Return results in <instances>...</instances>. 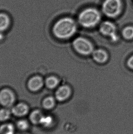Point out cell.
Wrapping results in <instances>:
<instances>
[{"mask_svg": "<svg viewBox=\"0 0 133 134\" xmlns=\"http://www.w3.org/2000/svg\"><path fill=\"white\" fill-rule=\"evenodd\" d=\"M100 31L102 35L110 36L113 41H116L118 38L116 34V27L113 23L106 21L100 26Z\"/></svg>", "mask_w": 133, "mask_h": 134, "instance_id": "cell-5", "label": "cell"}, {"mask_svg": "<svg viewBox=\"0 0 133 134\" xmlns=\"http://www.w3.org/2000/svg\"><path fill=\"white\" fill-rule=\"evenodd\" d=\"M55 103V102L54 98L52 97H48L43 100V105L44 109H50L54 107Z\"/></svg>", "mask_w": 133, "mask_h": 134, "instance_id": "cell-15", "label": "cell"}, {"mask_svg": "<svg viewBox=\"0 0 133 134\" xmlns=\"http://www.w3.org/2000/svg\"><path fill=\"white\" fill-rule=\"evenodd\" d=\"M77 29V24L74 19L70 17H64L60 18L55 23L52 32L58 38L66 39L74 35Z\"/></svg>", "mask_w": 133, "mask_h": 134, "instance_id": "cell-1", "label": "cell"}, {"mask_svg": "<svg viewBox=\"0 0 133 134\" xmlns=\"http://www.w3.org/2000/svg\"><path fill=\"white\" fill-rule=\"evenodd\" d=\"M29 111V108L25 103H19L15 106L11 110L13 114L15 116L21 117L25 116Z\"/></svg>", "mask_w": 133, "mask_h": 134, "instance_id": "cell-8", "label": "cell"}, {"mask_svg": "<svg viewBox=\"0 0 133 134\" xmlns=\"http://www.w3.org/2000/svg\"><path fill=\"white\" fill-rule=\"evenodd\" d=\"M70 94L71 90L69 87L67 86H63L56 91V98L58 101H63L69 97Z\"/></svg>", "mask_w": 133, "mask_h": 134, "instance_id": "cell-9", "label": "cell"}, {"mask_svg": "<svg viewBox=\"0 0 133 134\" xmlns=\"http://www.w3.org/2000/svg\"><path fill=\"white\" fill-rule=\"evenodd\" d=\"M53 122V120L52 116L50 115H44L41 120V125L43 127L49 128L52 125Z\"/></svg>", "mask_w": 133, "mask_h": 134, "instance_id": "cell-17", "label": "cell"}, {"mask_svg": "<svg viewBox=\"0 0 133 134\" xmlns=\"http://www.w3.org/2000/svg\"><path fill=\"white\" fill-rule=\"evenodd\" d=\"M123 3L122 0H104L102 4L103 14L110 18H115L122 13Z\"/></svg>", "mask_w": 133, "mask_h": 134, "instance_id": "cell-3", "label": "cell"}, {"mask_svg": "<svg viewBox=\"0 0 133 134\" xmlns=\"http://www.w3.org/2000/svg\"><path fill=\"white\" fill-rule=\"evenodd\" d=\"M15 129L11 123H5L0 126V134H14Z\"/></svg>", "mask_w": 133, "mask_h": 134, "instance_id": "cell-13", "label": "cell"}, {"mask_svg": "<svg viewBox=\"0 0 133 134\" xmlns=\"http://www.w3.org/2000/svg\"><path fill=\"white\" fill-rule=\"evenodd\" d=\"M59 81L55 76H51L47 78L46 80V85L49 89H53L58 86Z\"/></svg>", "mask_w": 133, "mask_h": 134, "instance_id": "cell-14", "label": "cell"}, {"mask_svg": "<svg viewBox=\"0 0 133 134\" xmlns=\"http://www.w3.org/2000/svg\"><path fill=\"white\" fill-rule=\"evenodd\" d=\"M18 134H31L29 133L26 132H24L21 133H19Z\"/></svg>", "mask_w": 133, "mask_h": 134, "instance_id": "cell-21", "label": "cell"}, {"mask_svg": "<svg viewBox=\"0 0 133 134\" xmlns=\"http://www.w3.org/2000/svg\"><path fill=\"white\" fill-rule=\"evenodd\" d=\"M123 35L126 39H131L133 38V27L128 26L125 27L123 31Z\"/></svg>", "mask_w": 133, "mask_h": 134, "instance_id": "cell-19", "label": "cell"}, {"mask_svg": "<svg viewBox=\"0 0 133 134\" xmlns=\"http://www.w3.org/2000/svg\"><path fill=\"white\" fill-rule=\"evenodd\" d=\"M3 38V36H2V35H0V40H2V38Z\"/></svg>", "mask_w": 133, "mask_h": 134, "instance_id": "cell-22", "label": "cell"}, {"mask_svg": "<svg viewBox=\"0 0 133 134\" xmlns=\"http://www.w3.org/2000/svg\"><path fill=\"white\" fill-rule=\"evenodd\" d=\"M101 19L100 12L94 7H88L83 9L78 16L79 24L87 28L94 27L99 24Z\"/></svg>", "mask_w": 133, "mask_h": 134, "instance_id": "cell-2", "label": "cell"}, {"mask_svg": "<svg viewBox=\"0 0 133 134\" xmlns=\"http://www.w3.org/2000/svg\"><path fill=\"white\" fill-rule=\"evenodd\" d=\"M15 96L9 89H2L0 92V103L4 107H10L14 103Z\"/></svg>", "mask_w": 133, "mask_h": 134, "instance_id": "cell-6", "label": "cell"}, {"mask_svg": "<svg viewBox=\"0 0 133 134\" xmlns=\"http://www.w3.org/2000/svg\"><path fill=\"white\" fill-rule=\"evenodd\" d=\"M10 17L7 13L0 12V32H4L9 28L11 24Z\"/></svg>", "mask_w": 133, "mask_h": 134, "instance_id": "cell-10", "label": "cell"}, {"mask_svg": "<svg viewBox=\"0 0 133 134\" xmlns=\"http://www.w3.org/2000/svg\"><path fill=\"white\" fill-rule=\"evenodd\" d=\"M16 126L18 130L25 131L29 128V124L26 120H21L16 123Z\"/></svg>", "mask_w": 133, "mask_h": 134, "instance_id": "cell-18", "label": "cell"}, {"mask_svg": "<svg viewBox=\"0 0 133 134\" xmlns=\"http://www.w3.org/2000/svg\"><path fill=\"white\" fill-rule=\"evenodd\" d=\"M93 56L94 60L99 63H103L106 62L108 59V54L102 49H97L93 52Z\"/></svg>", "mask_w": 133, "mask_h": 134, "instance_id": "cell-11", "label": "cell"}, {"mask_svg": "<svg viewBox=\"0 0 133 134\" xmlns=\"http://www.w3.org/2000/svg\"></svg>", "mask_w": 133, "mask_h": 134, "instance_id": "cell-23", "label": "cell"}, {"mask_svg": "<svg viewBox=\"0 0 133 134\" xmlns=\"http://www.w3.org/2000/svg\"><path fill=\"white\" fill-rule=\"evenodd\" d=\"M43 116L44 115L41 111L36 110L31 113L29 116V119L31 123L33 125H41Z\"/></svg>", "mask_w": 133, "mask_h": 134, "instance_id": "cell-12", "label": "cell"}, {"mask_svg": "<svg viewBox=\"0 0 133 134\" xmlns=\"http://www.w3.org/2000/svg\"><path fill=\"white\" fill-rule=\"evenodd\" d=\"M43 79L38 76H35L31 78L28 82V87L33 92L38 91L43 87Z\"/></svg>", "mask_w": 133, "mask_h": 134, "instance_id": "cell-7", "label": "cell"}, {"mask_svg": "<svg viewBox=\"0 0 133 134\" xmlns=\"http://www.w3.org/2000/svg\"><path fill=\"white\" fill-rule=\"evenodd\" d=\"M73 46L77 52L83 55H88L93 51L92 44L83 38H77L74 40Z\"/></svg>", "mask_w": 133, "mask_h": 134, "instance_id": "cell-4", "label": "cell"}, {"mask_svg": "<svg viewBox=\"0 0 133 134\" xmlns=\"http://www.w3.org/2000/svg\"><path fill=\"white\" fill-rule=\"evenodd\" d=\"M11 115L10 111L7 109L0 110V121L4 122L9 120Z\"/></svg>", "mask_w": 133, "mask_h": 134, "instance_id": "cell-16", "label": "cell"}, {"mask_svg": "<svg viewBox=\"0 0 133 134\" xmlns=\"http://www.w3.org/2000/svg\"><path fill=\"white\" fill-rule=\"evenodd\" d=\"M128 65L131 69H133V56H131L128 60Z\"/></svg>", "mask_w": 133, "mask_h": 134, "instance_id": "cell-20", "label": "cell"}]
</instances>
